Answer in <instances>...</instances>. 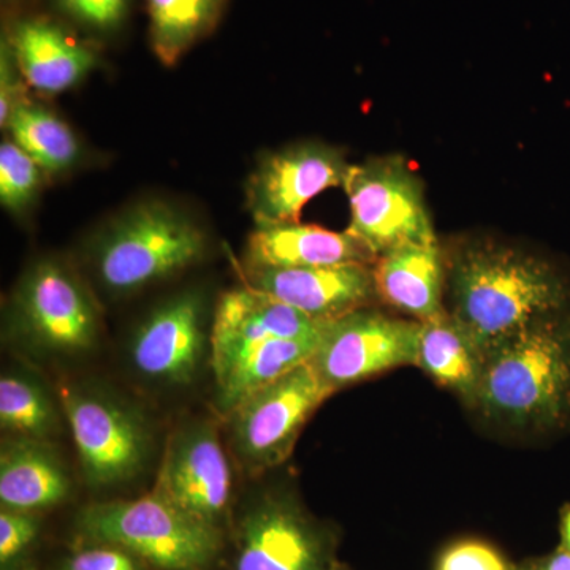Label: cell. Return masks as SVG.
Returning a JSON list of instances; mask_svg holds the SVG:
<instances>
[{"label":"cell","instance_id":"cell-1","mask_svg":"<svg viewBox=\"0 0 570 570\" xmlns=\"http://www.w3.org/2000/svg\"><path fill=\"white\" fill-rule=\"evenodd\" d=\"M448 258V309L483 351L535 322L570 313V283L539 255L472 242Z\"/></svg>","mask_w":570,"mask_h":570},{"label":"cell","instance_id":"cell-2","mask_svg":"<svg viewBox=\"0 0 570 570\" xmlns=\"http://www.w3.org/2000/svg\"><path fill=\"white\" fill-rule=\"evenodd\" d=\"M471 409L517 431L564 430L570 423V313L535 322L487 351Z\"/></svg>","mask_w":570,"mask_h":570},{"label":"cell","instance_id":"cell-3","mask_svg":"<svg viewBox=\"0 0 570 570\" xmlns=\"http://www.w3.org/2000/svg\"><path fill=\"white\" fill-rule=\"evenodd\" d=\"M78 524L94 543L121 547L164 570L204 569L220 547L219 528L187 515L156 493L89 505Z\"/></svg>","mask_w":570,"mask_h":570},{"label":"cell","instance_id":"cell-4","mask_svg":"<svg viewBox=\"0 0 570 570\" xmlns=\"http://www.w3.org/2000/svg\"><path fill=\"white\" fill-rule=\"evenodd\" d=\"M205 253L200 228L174 206L146 202L110 225L97 243L100 283L115 294H129L181 272Z\"/></svg>","mask_w":570,"mask_h":570},{"label":"cell","instance_id":"cell-5","mask_svg":"<svg viewBox=\"0 0 570 570\" xmlns=\"http://www.w3.org/2000/svg\"><path fill=\"white\" fill-rule=\"evenodd\" d=\"M332 395L309 360L245 397L227 415L242 466L257 475L291 459L307 420Z\"/></svg>","mask_w":570,"mask_h":570},{"label":"cell","instance_id":"cell-6","mask_svg":"<svg viewBox=\"0 0 570 570\" xmlns=\"http://www.w3.org/2000/svg\"><path fill=\"white\" fill-rule=\"evenodd\" d=\"M343 189L351 208L347 232L376 257L407 243L438 242L422 179L403 157L352 165Z\"/></svg>","mask_w":570,"mask_h":570},{"label":"cell","instance_id":"cell-7","mask_svg":"<svg viewBox=\"0 0 570 570\" xmlns=\"http://www.w3.org/2000/svg\"><path fill=\"white\" fill-rule=\"evenodd\" d=\"M420 322L373 307L326 322L311 363L333 393L401 366H417Z\"/></svg>","mask_w":570,"mask_h":570},{"label":"cell","instance_id":"cell-8","mask_svg":"<svg viewBox=\"0 0 570 570\" xmlns=\"http://www.w3.org/2000/svg\"><path fill=\"white\" fill-rule=\"evenodd\" d=\"M61 401L82 472L92 487L115 485L140 472L151 441L132 407L75 385H63Z\"/></svg>","mask_w":570,"mask_h":570},{"label":"cell","instance_id":"cell-9","mask_svg":"<svg viewBox=\"0 0 570 570\" xmlns=\"http://www.w3.org/2000/svg\"><path fill=\"white\" fill-rule=\"evenodd\" d=\"M14 307L22 333L43 351L82 354L99 341V311L91 295L58 262L43 261L29 269Z\"/></svg>","mask_w":570,"mask_h":570},{"label":"cell","instance_id":"cell-10","mask_svg":"<svg viewBox=\"0 0 570 570\" xmlns=\"http://www.w3.org/2000/svg\"><path fill=\"white\" fill-rule=\"evenodd\" d=\"M236 570H333V542L294 497L269 493L242 521Z\"/></svg>","mask_w":570,"mask_h":570},{"label":"cell","instance_id":"cell-11","mask_svg":"<svg viewBox=\"0 0 570 570\" xmlns=\"http://www.w3.org/2000/svg\"><path fill=\"white\" fill-rule=\"evenodd\" d=\"M351 167L335 146L296 142L257 165L247 183V208L257 225L299 223L314 197L330 187H344Z\"/></svg>","mask_w":570,"mask_h":570},{"label":"cell","instance_id":"cell-12","mask_svg":"<svg viewBox=\"0 0 570 570\" xmlns=\"http://www.w3.org/2000/svg\"><path fill=\"white\" fill-rule=\"evenodd\" d=\"M153 493L219 528L232 498V471L213 423H194L168 442Z\"/></svg>","mask_w":570,"mask_h":570},{"label":"cell","instance_id":"cell-13","mask_svg":"<svg viewBox=\"0 0 570 570\" xmlns=\"http://www.w3.org/2000/svg\"><path fill=\"white\" fill-rule=\"evenodd\" d=\"M246 285L302 311L318 322H332L377 299L373 265L344 264L306 268L245 266Z\"/></svg>","mask_w":570,"mask_h":570},{"label":"cell","instance_id":"cell-14","mask_svg":"<svg viewBox=\"0 0 570 570\" xmlns=\"http://www.w3.org/2000/svg\"><path fill=\"white\" fill-rule=\"evenodd\" d=\"M326 322L245 285L227 292L214 314L212 366L219 370L239 352L268 340L321 337Z\"/></svg>","mask_w":570,"mask_h":570},{"label":"cell","instance_id":"cell-15","mask_svg":"<svg viewBox=\"0 0 570 570\" xmlns=\"http://www.w3.org/2000/svg\"><path fill=\"white\" fill-rule=\"evenodd\" d=\"M205 348L204 313L195 295H181L154 311L138 328L130 358L153 381L183 385L193 381Z\"/></svg>","mask_w":570,"mask_h":570},{"label":"cell","instance_id":"cell-16","mask_svg":"<svg viewBox=\"0 0 570 570\" xmlns=\"http://www.w3.org/2000/svg\"><path fill=\"white\" fill-rule=\"evenodd\" d=\"M379 302L397 313L426 321L445 309L448 258L439 242L393 247L373 265Z\"/></svg>","mask_w":570,"mask_h":570},{"label":"cell","instance_id":"cell-17","mask_svg":"<svg viewBox=\"0 0 570 570\" xmlns=\"http://www.w3.org/2000/svg\"><path fill=\"white\" fill-rule=\"evenodd\" d=\"M373 250L348 232L318 225H257L247 242L246 265L258 268H306L344 264L374 265Z\"/></svg>","mask_w":570,"mask_h":570},{"label":"cell","instance_id":"cell-18","mask_svg":"<svg viewBox=\"0 0 570 570\" xmlns=\"http://www.w3.org/2000/svg\"><path fill=\"white\" fill-rule=\"evenodd\" d=\"M7 41L18 71L39 92L67 91L97 66L91 48L48 18L18 21Z\"/></svg>","mask_w":570,"mask_h":570},{"label":"cell","instance_id":"cell-19","mask_svg":"<svg viewBox=\"0 0 570 570\" xmlns=\"http://www.w3.org/2000/svg\"><path fill=\"white\" fill-rule=\"evenodd\" d=\"M483 365L485 351L448 307L420 322L417 366L468 407L478 395Z\"/></svg>","mask_w":570,"mask_h":570},{"label":"cell","instance_id":"cell-20","mask_svg":"<svg viewBox=\"0 0 570 570\" xmlns=\"http://www.w3.org/2000/svg\"><path fill=\"white\" fill-rule=\"evenodd\" d=\"M66 468L47 442L20 438L3 445L0 455L2 509L36 512L69 497Z\"/></svg>","mask_w":570,"mask_h":570},{"label":"cell","instance_id":"cell-21","mask_svg":"<svg viewBox=\"0 0 570 570\" xmlns=\"http://www.w3.org/2000/svg\"><path fill=\"white\" fill-rule=\"evenodd\" d=\"M321 337L268 340L253 344L214 371L217 407L227 417L245 397L313 358Z\"/></svg>","mask_w":570,"mask_h":570},{"label":"cell","instance_id":"cell-22","mask_svg":"<svg viewBox=\"0 0 570 570\" xmlns=\"http://www.w3.org/2000/svg\"><path fill=\"white\" fill-rule=\"evenodd\" d=\"M225 0H148L149 39L157 58L175 66L184 52L213 32Z\"/></svg>","mask_w":570,"mask_h":570},{"label":"cell","instance_id":"cell-23","mask_svg":"<svg viewBox=\"0 0 570 570\" xmlns=\"http://www.w3.org/2000/svg\"><path fill=\"white\" fill-rule=\"evenodd\" d=\"M7 127L14 142L45 171L67 170L80 156V146L69 126L40 105L24 100L11 112Z\"/></svg>","mask_w":570,"mask_h":570},{"label":"cell","instance_id":"cell-24","mask_svg":"<svg viewBox=\"0 0 570 570\" xmlns=\"http://www.w3.org/2000/svg\"><path fill=\"white\" fill-rule=\"evenodd\" d=\"M0 425L20 438L47 441L59 431V415L39 382L7 374L0 381Z\"/></svg>","mask_w":570,"mask_h":570},{"label":"cell","instance_id":"cell-25","mask_svg":"<svg viewBox=\"0 0 570 570\" xmlns=\"http://www.w3.org/2000/svg\"><path fill=\"white\" fill-rule=\"evenodd\" d=\"M41 170L36 160L14 141L0 146V202L10 212H22L39 190Z\"/></svg>","mask_w":570,"mask_h":570},{"label":"cell","instance_id":"cell-26","mask_svg":"<svg viewBox=\"0 0 570 570\" xmlns=\"http://www.w3.org/2000/svg\"><path fill=\"white\" fill-rule=\"evenodd\" d=\"M436 570H513V568L489 543L482 540H461L441 554Z\"/></svg>","mask_w":570,"mask_h":570},{"label":"cell","instance_id":"cell-27","mask_svg":"<svg viewBox=\"0 0 570 570\" xmlns=\"http://www.w3.org/2000/svg\"><path fill=\"white\" fill-rule=\"evenodd\" d=\"M39 532V519L33 512L2 509L0 513V561L13 560Z\"/></svg>","mask_w":570,"mask_h":570},{"label":"cell","instance_id":"cell-28","mask_svg":"<svg viewBox=\"0 0 570 570\" xmlns=\"http://www.w3.org/2000/svg\"><path fill=\"white\" fill-rule=\"evenodd\" d=\"M63 570H142L138 558L121 547L96 543L77 551L67 560Z\"/></svg>","mask_w":570,"mask_h":570},{"label":"cell","instance_id":"cell-29","mask_svg":"<svg viewBox=\"0 0 570 570\" xmlns=\"http://www.w3.org/2000/svg\"><path fill=\"white\" fill-rule=\"evenodd\" d=\"M59 7L75 20L108 31L122 21L129 0H58Z\"/></svg>","mask_w":570,"mask_h":570},{"label":"cell","instance_id":"cell-30","mask_svg":"<svg viewBox=\"0 0 570 570\" xmlns=\"http://www.w3.org/2000/svg\"><path fill=\"white\" fill-rule=\"evenodd\" d=\"M14 58L9 41L2 43V59H0V124L7 127L11 112L18 105L24 102L21 97L20 80L14 77Z\"/></svg>","mask_w":570,"mask_h":570},{"label":"cell","instance_id":"cell-31","mask_svg":"<svg viewBox=\"0 0 570 570\" xmlns=\"http://www.w3.org/2000/svg\"><path fill=\"white\" fill-rule=\"evenodd\" d=\"M513 570H570V553L558 547L549 554L521 562Z\"/></svg>","mask_w":570,"mask_h":570},{"label":"cell","instance_id":"cell-32","mask_svg":"<svg viewBox=\"0 0 570 570\" xmlns=\"http://www.w3.org/2000/svg\"><path fill=\"white\" fill-rule=\"evenodd\" d=\"M561 549L570 553V504L564 505L560 513Z\"/></svg>","mask_w":570,"mask_h":570},{"label":"cell","instance_id":"cell-33","mask_svg":"<svg viewBox=\"0 0 570 570\" xmlns=\"http://www.w3.org/2000/svg\"><path fill=\"white\" fill-rule=\"evenodd\" d=\"M333 570H348V569L340 568V566L336 564L335 569H333Z\"/></svg>","mask_w":570,"mask_h":570}]
</instances>
